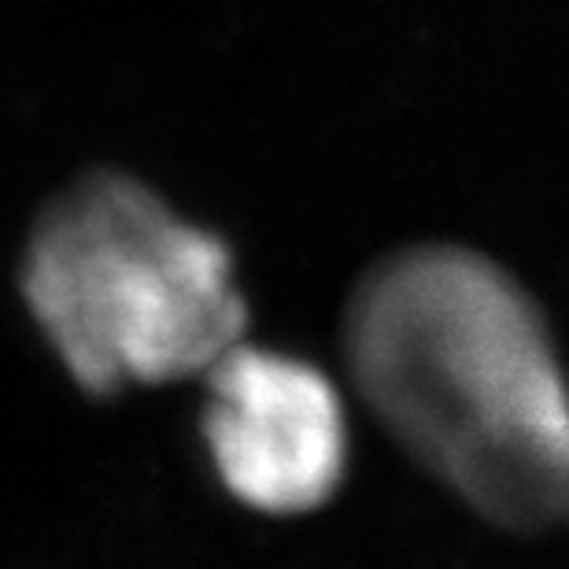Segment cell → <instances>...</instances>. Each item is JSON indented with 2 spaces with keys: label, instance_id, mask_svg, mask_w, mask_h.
I'll return each mask as SVG.
<instances>
[{
  "label": "cell",
  "instance_id": "6da1fadb",
  "mask_svg": "<svg viewBox=\"0 0 569 569\" xmlns=\"http://www.w3.org/2000/svg\"><path fill=\"white\" fill-rule=\"evenodd\" d=\"M348 373L389 437L503 529L569 526V385L529 292L492 259H381L345 318Z\"/></svg>",
  "mask_w": 569,
  "mask_h": 569
},
{
  "label": "cell",
  "instance_id": "7a4b0ae2",
  "mask_svg": "<svg viewBox=\"0 0 569 569\" xmlns=\"http://www.w3.org/2000/svg\"><path fill=\"white\" fill-rule=\"evenodd\" d=\"M22 296L89 392L208 373L248 322L230 248L127 174H89L41 214Z\"/></svg>",
  "mask_w": 569,
  "mask_h": 569
},
{
  "label": "cell",
  "instance_id": "3957f363",
  "mask_svg": "<svg viewBox=\"0 0 569 569\" xmlns=\"http://www.w3.org/2000/svg\"><path fill=\"white\" fill-rule=\"evenodd\" d=\"M203 437L222 485L263 515L322 507L348 462L333 381L311 362L244 345L208 370Z\"/></svg>",
  "mask_w": 569,
  "mask_h": 569
}]
</instances>
